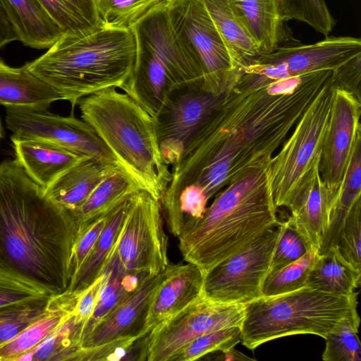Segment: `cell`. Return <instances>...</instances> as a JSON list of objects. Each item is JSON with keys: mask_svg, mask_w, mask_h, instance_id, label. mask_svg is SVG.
I'll return each instance as SVG.
<instances>
[{"mask_svg": "<svg viewBox=\"0 0 361 361\" xmlns=\"http://www.w3.org/2000/svg\"><path fill=\"white\" fill-rule=\"evenodd\" d=\"M16 160L45 190L70 168L88 159L47 141L11 137Z\"/></svg>", "mask_w": 361, "mask_h": 361, "instance_id": "ffe728a7", "label": "cell"}, {"mask_svg": "<svg viewBox=\"0 0 361 361\" xmlns=\"http://www.w3.org/2000/svg\"><path fill=\"white\" fill-rule=\"evenodd\" d=\"M212 20L235 70L242 71L261 54L257 44L233 12L228 0H200Z\"/></svg>", "mask_w": 361, "mask_h": 361, "instance_id": "d4e9b609", "label": "cell"}, {"mask_svg": "<svg viewBox=\"0 0 361 361\" xmlns=\"http://www.w3.org/2000/svg\"><path fill=\"white\" fill-rule=\"evenodd\" d=\"M46 294L38 289L0 274V307Z\"/></svg>", "mask_w": 361, "mask_h": 361, "instance_id": "f6af8a7d", "label": "cell"}, {"mask_svg": "<svg viewBox=\"0 0 361 361\" xmlns=\"http://www.w3.org/2000/svg\"><path fill=\"white\" fill-rule=\"evenodd\" d=\"M63 34L82 35L102 26L97 0H38Z\"/></svg>", "mask_w": 361, "mask_h": 361, "instance_id": "d6a6232c", "label": "cell"}, {"mask_svg": "<svg viewBox=\"0 0 361 361\" xmlns=\"http://www.w3.org/2000/svg\"><path fill=\"white\" fill-rule=\"evenodd\" d=\"M104 282V274L101 272L91 284L81 291L74 313L78 322L86 324L91 317Z\"/></svg>", "mask_w": 361, "mask_h": 361, "instance_id": "bcb514c9", "label": "cell"}, {"mask_svg": "<svg viewBox=\"0 0 361 361\" xmlns=\"http://www.w3.org/2000/svg\"><path fill=\"white\" fill-rule=\"evenodd\" d=\"M74 313L37 346L16 361H78L86 324L78 322Z\"/></svg>", "mask_w": 361, "mask_h": 361, "instance_id": "1f68e13d", "label": "cell"}, {"mask_svg": "<svg viewBox=\"0 0 361 361\" xmlns=\"http://www.w3.org/2000/svg\"><path fill=\"white\" fill-rule=\"evenodd\" d=\"M318 256L317 252L310 250L298 259L268 275L263 284L262 296H275L305 287Z\"/></svg>", "mask_w": 361, "mask_h": 361, "instance_id": "e575fe53", "label": "cell"}, {"mask_svg": "<svg viewBox=\"0 0 361 361\" xmlns=\"http://www.w3.org/2000/svg\"><path fill=\"white\" fill-rule=\"evenodd\" d=\"M257 45L261 56L273 52L288 40L294 42L282 18L278 0H228Z\"/></svg>", "mask_w": 361, "mask_h": 361, "instance_id": "44dd1931", "label": "cell"}, {"mask_svg": "<svg viewBox=\"0 0 361 361\" xmlns=\"http://www.w3.org/2000/svg\"><path fill=\"white\" fill-rule=\"evenodd\" d=\"M360 281L361 270L352 265L335 245L319 254L305 286L334 294L350 295L360 286Z\"/></svg>", "mask_w": 361, "mask_h": 361, "instance_id": "83f0119b", "label": "cell"}, {"mask_svg": "<svg viewBox=\"0 0 361 361\" xmlns=\"http://www.w3.org/2000/svg\"><path fill=\"white\" fill-rule=\"evenodd\" d=\"M334 90L331 73L268 166L277 208H289L314 170L319 166Z\"/></svg>", "mask_w": 361, "mask_h": 361, "instance_id": "ba28073f", "label": "cell"}, {"mask_svg": "<svg viewBox=\"0 0 361 361\" xmlns=\"http://www.w3.org/2000/svg\"><path fill=\"white\" fill-rule=\"evenodd\" d=\"M139 190L137 183L122 169L115 171L96 187L77 210L71 212L79 229Z\"/></svg>", "mask_w": 361, "mask_h": 361, "instance_id": "4dcf8cb0", "label": "cell"}, {"mask_svg": "<svg viewBox=\"0 0 361 361\" xmlns=\"http://www.w3.org/2000/svg\"><path fill=\"white\" fill-rule=\"evenodd\" d=\"M16 40L18 35L0 3V48Z\"/></svg>", "mask_w": 361, "mask_h": 361, "instance_id": "7dc6e473", "label": "cell"}, {"mask_svg": "<svg viewBox=\"0 0 361 361\" xmlns=\"http://www.w3.org/2000/svg\"><path fill=\"white\" fill-rule=\"evenodd\" d=\"M149 334L119 339L96 347L82 348L79 361L147 360Z\"/></svg>", "mask_w": 361, "mask_h": 361, "instance_id": "74e56055", "label": "cell"}, {"mask_svg": "<svg viewBox=\"0 0 361 361\" xmlns=\"http://www.w3.org/2000/svg\"><path fill=\"white\" fill-rule=\"evenodd\" d=\"M165 270L147 279L133 294L114 308L94 328L82 344L96 347L119 339L142 336L151 298Z\"/></svg>", "mask_w": 361, "mask_h": 361, "instance_id": "ac0fdd59", "label": "cell"}, {"mask_svg": "<svg viewBox=\"0 0 361 361\" xmlns=\"http://www.w3.org/2000/svg\"><path fill=\"white\" fill-rule=\"evenodd\" d=\"M221 353V357L219 359L222 360H253V358L246 356L240 351L235 350L234 347Z\"/></svg>", "mask_w": 361, "mask_h": 361, "instance_id": "c3c4849f", "label": "cell"}, {"mask_svg": "<svg viewBox=\"0 0 361 361\" xmlns=\"http://www.w3.org/2000/svg\"><path fill=\"white\" fill-rule=\"evenodd\" d=\"M361 197V136L355 145L331 209L328 229L319 254L336 245L345 220Z\"/></svg>", "mask_w": 361, "mask_h": 361, "instance_id": "f546056e", "label": "cell"}, {"mask_svg": "<svg viewBox=\"0 0 361 361\" xmlns=\"http://www.w3.org/2000/svg\"><path fill=\"white\" fill-rule=\"evenodd\" d=\"M54 296L43 294L0 307V346L47 314L51 310Z\"/></svg>", "mask_w": 361, "mask_h": 361, "instance_id": "836d02e7", "label": "cell"}, {"mask_svg": "<svg viewBox=\"0 0 361 361\" xmlns=\"http://www.w3.org/2000/svg\"><path fill=\"white\" fill-rule=\"evenodd\" d=\"M78 105L82 119L105 143L118 166L160 202L171 171L161 156L152 116L116 87L90 94Z\"/></svg>", "mask_w": 361, "mask_h": 361, "instance_id": "5b68a950", "label": "cell"}, {"mask_svg": "<svg viewBox=\"0 0 361 361\" xmlns=\"http://www.w3.org/2000/svg\"><path fill=\"white\" fill-rule=\"evenodd\" d=\"M276 212L268 166L246 173L219 192L202 217L178 238L180 251L204 275L277 226Z\"/></svg>", "mask_w": 361, "mask_h": 361, "instance_id": "3957f363", "label": "cell"}, {"mask_svg": "<svg viewBox=\"0 0 361 361\" xmlns=\"http://www.w3.org/2000/svg\"><path fill=\"white\" fill-rule=\"evenodd\" d=\"M101 272L104 274V282L94 310L84 327L82 344L102 319L149 278L126 271L119 262L114 248Z\"/></svg>", "mask_w": 361, "mask_h": 361, "instance_id": "4316f807", "label": "cell"}, {"mask_svg": "<svg viewBox=\"0 0 361 361\" xmlns=\"http://www.w3.org/2000/svg\"><path fill=\"white\" fill-rule=\"evenodd\" d=\"M360 115V100L353 93L334 85L330 118L319 167L321 178L329 190L331 209L355 142L361 136Z\"/></svg>", "mask_w": 361, "mask_h": 361, "instance_id": "2e32d148", "label": "cell"}, {"mask_svg": "<svg viewBox=\"0 0 361 361\" xmlns=\"http://www.w3.org/2000/svg\"><path fill=\"white\" fill-rule=\"evenodd\" d=\"M133 29L101 26L88 34H63L48 50L25 64L73 108L94 92L121 88L136 61Z\"/></svg>", "mask_w": 361, "mask_h": 361, "instance_id": "277c9868", "label": "cell"}, {"mask_svg": "<svg viewBox=\"0 0 361 361\" xmlns=\"http://www.w3.org/2000/svg\"><path fill=\"white\" fill-rule=\"evenodd\" d=\"M166 1H169V0H166Z\"/></svg>", "mask_w": 361, "mask_h": 361, "instance_id": "f907efd6", "label": "cell"}, {"mask_svg": "<svg viewBox=\"0 0 361 361\" xmlns=\"http://www.w3.org/2000/svg\"><path fill=\"white\" fill-rule=\"evenodd\" d=\"M241 341L240 326L223 328L192 340L173 361H192L214 352H223L235 347Z\"/></svg>", "mask_w": 361, "mask_h": 361, "instance_id": "ab89813d", "label": "cell"}, {"mask_svg": "<svg viewBox=\"0 0 361 361\" xmlns=\"http://www.w3.org/2000/svg\"><path fill=\"white\" fill-rule=\"evenodd\" d=\"M18 40L31 48L50 47L63 34L38 0H0Z\"/></svg>", "mask_w": 361, "mask_h": 361, "instance_id": "cb8c5ba5", "label": "cell"}, {"mask_svg": "<svg viewBox=\"0 0 361 361\" xmlns=\"http://www.w3.org/2000/svg\"><path fill=\"white\" fill-rule=\"evenodd\" d=\"M245 304L226 303L202 293L149 334L147 361H173L192 340L223 328L240 326Z\"/></svg>", "mask_w": 361, "mask_h": 361, "instance_id": "9a60e30c", "label": "cell"}, {"mask_svg": "<svg viewBox=\"0 0 361 361\" xmlns=\"http://www.w3.org/2000/svg\"><path fill=\"white\" fill-rule=\"evenodd\" d=\"M361 200L352 207L340 232L336 246L342 255L361 270Z\"/></svg>", "mask_w": 361, "mask_h": 361, "instance_id": "60d3db41", "label": "cell"}, {"mask_svg": "<svg viewBox=\"0 0 361 361\" xmlns=\"http://www.w3.org/2000/svg\"><path fill=\"white\" fill-rule=\"evenodd\" d=\"M226 91L216 95L202 86L188 85L167 95L152 116L159 149L166 165L173 166L183 158Z\"/></svg>", "mask_w": 361, "mask_h": 361, "instance_id": "4fadbf2b", "label": "cell"}, {"mask_svg": "<svg viewBox=\"0 0 361 361\" xmlns=\"http://www.w3.org/2000/svg\"><path fill=\"white\" fill-rule=\"evenodd\" d=\"M3 137V128H2V123H1V118H0V141L1 140Z\"/></svg>", "mask_w": 361, "mask_h": 361, "instance_id": "681fc988", "label": "cell"}, {"mask_svg": "<svg viewBox=\"0 0 361 361\" xmlns=\"http://www.w3.org/2000/svg\"><path fill=\"white\" fill-rule=\"evenodd\" d=\"M283 222L265 231L204 275L202 295L212 300L246 304L262 296Z\"/></svg>", "mask_w": 361, "mask_h": 361, "instance_id": "7c38bea8", "label": "cell"}, {"mask_svg": "<svg viewBox=\"0 0 361 361\" xmlns=\"http://www.w3.org/2000/svg\"><path fill=\"white\" fill-rule=\"evenodd\" d=\"M332 75L336 86L348 90L360 100L361 54L334 70Z\"/></svg>", "mask_w": 361, "mask_h": 361, "instance_id": "ee69618b", "label": "cell"}, {"mask_svg": "<svg viewBox=\"0 0 361 361\" xmlns=\"http://www.w3.org/2000/svg\"><path fill=\"white\" fill-rule=\"evenodd\" d=\"M308 250L305 242L290 221H283V230L273 253L268 275L298 259Z\"/></svg>", "mask_w": 361, "mask_h": 361, "instance_id": "b9f144b4", "label": "cell"}, {"mask_svg": "<svg viewBox=\"0 0 361 361\" xmlns=\"http://www.w3.org/2000/svg\"><path fill=\"white\" fill-rule=\"evenodd\" d=\"M61 94L26 64L11 67L0 59V104L6 107L47 109Z\"/></svg>", "mask_w": 361, "mask_h": 361, "instance_id": "7402d4cb", "label": "cell"}, {"mask_svg": "<svg viewBox=\"0 0 361 361\" xmlns=\"http://www.w3.org/2000/svg\"><path fill=\"white\" fill-rule=\"evenodd\" d=\"M331 73L317 71L250 91L230 86L176 170L212 197L245 173L267 167Z\"/></svg>", "mask_w": 361, "mask_h": 361, "instance_id": "6da1fadb", "label": "cell"}, {"mask_svg": "<svg viewBox=\"0 0 361 361\" xmlns=\"http://www.w3.org/2000/svg\"><path fill=\"white\" fill-rule=\"evenodd\" d=\"M203 280V273L193 264H169L151 298L144 333H150L195 300L202 293Z\"/></svg>", "mask_w": 361, "mask_h": 361, "instance_id": "e0dca14e", "label": "cell"}, {"mask_svg": "<svg viewBox=\"0 0 361 361\" xmlns=\"http://www.w3.org/2000/svg\"><path fill=\"white\" fill-rule=\"evenodd\" d=\"M120 169L85 159L63 173L45 192L56 203L73 212L106 177Z\"/></svg>", "mask_w": 361, "mask_h": 361, "instance_id": "603a6c76", "label": "cell"}, {"mask_svg": "<svg viewBox=\"0 0 361 361\" xmlns=\"http://www.w3.org/2000/svg\"><path fill=\"white\" fill-rule=\"evenodd\" d=\"M361 54V40L327 36L311 44L285 45L243 68L236 85L254 90L274 81L320 70L334 71Z\"/></svg>", "mask_w": 361, "mask_h": 361, "instance_id": "30bf717a", "label": "cell"}, {"mask_svg": "<svg viewBox=\"0 0 361 361\" xmlns=\"http://www.w3.org/2000/svg\"><path fill=\"white\" fill-rule=\"evenodd\" d=\"M80 293L66 290L54 295L51 310L47 314L0 346V361H16L42 343L75 312Z\"/></svg>", "mask_w": 361, "mask_h": 361, "instance_id": "484cf974", "label": "cell"}, {"mask_svg": "<svg viewBox=\"0 0 361 361\" xmlns=\"http://www.w3.org/2000/svg\"><path fill=\"white\" fill-rule=\"evenodd\" d=\"M132 29L137 43L136 61L121 90L152 116L173 90L188 85L203 86V71L177 40L166 0Z\"/></svg>", "mask_w": 361, "mask_h": 361, "instance_id": "8992f818", "label": "cell"}, {"mask_svg": "<svg viewBox=\"0 0 361 361\" xmlns=\"http://www.w3.org/2000/svg\"><path fill=\"white\" fill-rule=\"evenodd\" d=\"M166 8L174 35L203 71V89L219 95L241 71L233 68L228 51L200 0H169Z\"/></svg>", "mask_w": 361, "mask_h": 361, "instance_id": "9c48e42d", "label": "cell"}, {"mask_svg": "<svg viewBox=\"0 0 361 361\" xmlns=\"http://www.w3.org/2000/svg\"><path fill=\"white\" fill-rule=\"evenodd\" d=\"M319 167L314 170L289 207L291 216L288 219L309 250L318 253L329 225L332 207Z\"/></svg>", "mask_w": 361, "mask_h": 361, "instance_id": "d6986e66", "label": "cell"}, {"mask_svg": "<svg viewBox=\"0 0 361 361\" xmlns=\"http://www.w3.org/2000/svg\"><path fill=\"white\" fill-rule=\"evenodd\" d=\"M78 224L16 159L0 164V274L50 295L67 290Z\"/></svg>", "mask_w": 361, "mask_h": 361, "instance_id": "7a4b0ae2", "label": "cell"}, {"mask_svg": "<svg viewBox=\"0 0 361 361\" xmlns=\"http://www.w3.org/2000/svg\"><path fill=\"white\" fill-rule=\"evenodd\" d=\"M109 211L101 214L78 230L73 247L71 281L78 274L87 258L90 255L106 223Z\"/></svg>", "mask_w": 361, "mask_h": 361, "instance_id": "7bdbcfd3", "label": "cell"}, {"mask_svg": "<svg viewBox=\"0 0 361 361\" xmlns=\"http://www.w3.org/2000/svg\"><path fill=\"white\" fill-rule=\"evenodd\" d=\"M5 121L11 137L47 141L77 155L118 166L92 128L73 115L61 116L46 109L6 107Z\"/></svg>", "mask_w": 361, "mask_h": 361, "instance_id": "5bb4252c", "label": "cell"}, {"mask_svg": "<svg viewBox=\"0 0 361 361\" xmlns=\"http://www.w3.org/2000/svg\"><path fill=\"white\" fill-rule=\"evenodd\" d=\"M164 0H97L102 25L131 29L147 12Z\"/></svg>", "mask_w": 361, "mask_h": 361, "instance_id": "d590c367", "label": "cell"}, {"mask_svg": "<svg viewBox=\"0 0 361 361\" xmlns=\"http://www.w3.org/2000/svg\"><path fill=\"white\" fill-rule=\"evenodd\" d=\"M278 1L281 16L286 22L294 19L305 23L326 37L336 24L324 0Z\"/></svg>", "mask_w": 361, "mask_h": 361, "instance_id": "f35d334b", "label": "cell"}, {"mask_svg": "<svg viewBox=\"0 0 361 361\" xmlns=\"http://www.w3.org/2000/svg\"><path fill=\"white\" fill-rule=\"evenodd\" d=\"M360 317L343 319L326 338L322 353L325 361H360L361 344L357 336Z\"/></svg>", "mask_w": 361, "mask_h": 361, "instance_id": "8d00e7d4", "label": "cell"}, {"mask_svg": "<svg viewBox=\"0 0 361 361\" xmlns=\"http://www.w3.org/2000/svg\"><path fill=\"white\" fill-rule=\"evenodd\" d=\"M167 250L160 202L139 190L131 196L114 251L126 271L150 277L169 264Z\"/></svg>", "mask_w": 361, "mask_h": 361, "instance_id": "8fae6325", "label": "cell"}, {"mask_svg": "<svg viewBox=\"0 0 361 361\" xmlns=\"http://www.w3.org/2000/svg\"><path fill=\"white\" fill-rule=\"evenodd\" d=\"M355 292L334 294L305 286L245 304L240 342L254 350L281 337L314 334L325 338L347 318L357 317Z\"/></svg>", "mask_w": 361, "mask_h": 361, "instance_id": "52a82bcc", "label": "cell"}, {"mask_svg": "<svg viewBox=\"0 0 361 361\" xmlns=\"http://www.w3.org/2000/svg\"><path fill=\"white\" fill-rule=\"evenodd\" d=\"M133 194L109 209L104 228L80 271L71 281L67 291H82L99 276L119 236Z\"/></svg>", "mask_w": 361, "mask_h": 361, "instance_id": "f1b7e54d", "label": "cell"}]
</instances>
